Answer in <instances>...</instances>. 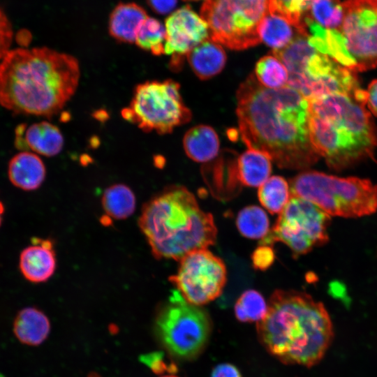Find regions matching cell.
<instances>
[{
  "label": "cell",
  "mask_w": 377,
  "mask_h": 377,
  "mask_svg": "<svg viewBox=\"0 0 377 377\" xmlns=\"http://www.w3.org/2000/svg\"><path fill=\"white\" fill-rule=\"evenodd\" d=\"M237 101L239 131L249 148L266 153L281 168L304 169L316 162L308 101L298 91L288 85L268 89L250 75L239 87Z\"/></svg>",
  "instance_id": "cell-1"
},
{
  "label": "cell",
  "mask_w": 377,
  "mask_h": 377,
  "mask_svg": "<svg viewBox=\"0 0 377 377\" xmlns=\"http://www.w3.org/2000/svg\"><path fill=\"white\" fill-rule=\"evenodd\" d=\"M76 58L48 47L9 50L0 62V105L15 114L50 117L75 94Z\"/></svg>",
  "instance_id": "cell-2"
},
{
  "label": "cell",
  "mask_w": 377,
  "mask_h": 377,
  "mask_svg": "<svg viewBox=\"0 0 377 377\" xmlns=\"http://www.w3.org/2000/svg\"><path fill=\"white\" fill-rule=\"evenodd\" d=\"M256 331L261 345L281 362L308 368L323 359L334 337L321 302L304 292L280 289L271 295Z\"/></svg>",
  "instance_id": "cell-3"
},
{
  "label": "cell",
  "mask_w": 377,
  "mask_h": 377,
  "mask_svg": "<svg viewBox=\"0 0 377 377\" xmlns=\"http://www.w3.org/2000/svg\"><path fill=\"white\" fill-rule=\"evenodd\" d=\"M139 227L156 259L179 260L191 251L214 244L213 216L202 211L186 188L173 185L154 195L142 209Z\"/></svg>",
  "instance_id": "cell-4"
},
{
  "label": "cell",
  "mask_w": 377,
  "mask_h": 377,
  "mask_svg": "<svg viewBox=\"0 0 377 377\" xmlns=\"http://www.w3.org/2000/svg\"><path fill=\"white\" fill-rule=\"evenodd\" d=\"M307 101L309 140L330 168L341 170L371 156L377 131L365 104L345 94Z\"/></svg>",
  "instance_id": "cell-5"
},
{
  "label": "cell",
  "mask_w": 377,
  "mask_h": 377,
  "mask_svg": "<svg viewBox=\"0 0 377 377\" xmlns=\"http://www.w3.org/2000/svg\"><path fill=\"white\" fill-rule=\"evenodd\" d=\"M291 196L316 205L330 216L357 218L377 210V185L367 179L304 171L290 180Z\"/></svg>",
  "instance_id": "cell-6"
},
{
  "label": "cell",
  "mask_w": 377,
  "mask_h": 377,
  "mask_svg": "<svg viewBox=\"0 0 377 377\" xmlns=\"http://www.w3.org/2000/svg\"><path fill=\"white\" fill-rule=\"evenodd\" d=\"M212 327L208 312L187 302L177 290L159 306L154 323L161 345L171 356L181 360H192L202 353Z\"/></svg>",
  "instance_id": "cell-7"
},
{
  "label": "cell",
  "mask_w": 377,
  "mask_h": 377,
  "mask_svg": "<svg viewBox=\"0 0 377 377\" xmlns=\"http://www.w3.org/2000/svg\"><path fill=\"white\" fill-rule=\"evenodd\" d=\"M179 88V83L172 80L139 84L135 88L129 105L121 110V116L145 132L170 133L191 118V112L182 101Z\"/></svg>",
  "instance_id": "cell-8"
},
{
  "label": "cell",
  "mask_w": 377,
  "mask_h": 377,
  "mask_svg": "<svg viewBox=\"0 0 377 377\" xmlns=\"http://www.w3.org/2000/svg\"><path fill=\"white\" fill-rule=\"evenodd\" d=\"M270 0H205L200 16L207 22L210 39L241 50L260 42L258 27Z\"/></svg>",
  "instance_id": "cell-9"
},
{
  "label": "cell",
  "mask_w": 377,
  "mask_h": 377,
  "mask_svg": "<svg viewBox=\"0 0 377 377\" xmlns=\"http://www.w3.org/2000/svg\"><path fill=\"white\" fill-rule=\"evenodd\" d=\"M330 223V216L320 207L306 200L291 196L260 245L282 242L297 258L328 242Z\"/></svg>",
  "instance_id": "cell-10"
},
{
  "label": "cell",
  "mask_w": 377,
  "mask_h": 377,
  "mask_svg": "<svg viewBox=\"0 0 377 377\" xmlns=\"http://www.w3.org/2000/svg\"><path fill=\"white\" fill-rule=\"evenodd\" d=\"M227 279L223 261L207 249L189 252L179 260L170 281L189 304L202 306L220 296Z\"/></svg>",
  "instance_id": "cell-11"
},
{
  "label": "cell",
  "mask_w": 377,
  "mask_h": 377,
  "mask_svg": "<svg viewBox=\"0 0 377 377\" xmlns=\"http://www.w3.org/2000/svg\"><path fill=\"white\" fill-rule=\"evenodd\" d=\"M341 32L352 71L377 66V0H346L341 3Z\"/></svg>",
  "instance_id": "cell-12"
},
{
  "label": "cell",
  "mask_w": 377,
  "mask_h": 377,
  "mask_svg": "<svg viewBox=\"0 0 377 377\" xmlns=\"http://www.w3.org/2000/svg\"><path fill=\"white\" fill-rule=\"evenodd\" d=\"M287 85L307 100L332 94L354 95L361 89L351 70L318 52L309 58L302 73L288 75Z\"/></svg>",
  "instance_id": "cell-13"
},
{
  "label": "cell",
  "mask_w": 377,
  "mask_h": 377,
  "mask_svg": "<svg viewBox=\"0 0 377 377\" xmlns=\"http://www.w3.org/2000/svg\"><path fill=\"white\" fill-rule=\"evenodd\" d=\"M165 28L164 54L172 56V70L180 69L184 56L210 38L207 22L189 6L172 12L165 20Z\"/></svg>",
  "instance_id": "cell-14"
},
{
  "label": "cell",
  "mask_w": 377,
  "mask_h": 377,
  "mask_svg": "<svg viewBox=\"0 0 377 377\" xmlns=\"http://www.w3.org/2000/svg\"><path fill=\"white\" fill-rule=\"evenodd\" d=\"M14 145L22 151L31 150L45 156H54L63 149L64 138L59 128L48 121L29 126L21 124L15 130Z\"/></svg>",
  "instance_id": "cell-15"
},
{
  "label": "cell",
  "mask_w": 377,
  "mask_h": 377,
  "mask_svg": "<svg viewBox=\"0 0 377 377\" xmlns=\"http://www.w3.org/2000/svg\"><path fill=\"white\" fill-rule=\"evenodd\" d=\"M31 241L33 244L26 247L20 253V272L29 281L45 282L56 269L53 244L49 239L39 238H33Z\"/></svg>",
  "instance_id": "cell-16"
},
{
  "label": "cell",
  "mask_w": 377,
  "mask_h": 377,
  "mask_svg": "<svg viewBox=\"0 0 377 377\" xmlns=\"http://www.w3.org/2000/svg\"><path fill=\"white\" fill-rule=\"evenodd\" d=\"M46 169L41 158L36 154L23 151L9 161L8 175L10 182L24 191H34L43 183Z\"/></svg>",
  "instance_id": "cell-17"
},
{
  "label": "cell",
  "mask_w": 377,
  "mask_h": 377,
  "mask_svg": "<svg viewBox=\"0 0 377 377\" xmlns=\"http://www.w3.org/2000/svg\"><path fill=\"white\" fill-rule=\"evenodd\" d=\"M147 17L145 10L138 4L120 3L110 13L109 33L119 42L135 43L138 30Z\"/></svg>",
  "instance_id": "cell-18"
},
{
  "label": "cell",
  "mask_w": 377,
  "mask_h": 377,
  "mask_svg": "<svg viewBox=\"0 0 377 377\" xmlns=\"http://www.w3.org/2000/svg\"><path fill=\"white\" fill-rule=\"evenodd\" d=\"M187 60L194 73L200 80H208L219 74L226 62V52L221 44L207 39L193 48Z\"/></svg>",
  "instance_id": "cell-19"
},
{
  "label": "cell",
  "mask_w": 377,
  "mask_h": 377,
  "mask_svg": "<svg viewBox=\"0 0 377 377\" xmlns=\"http://www.w3.org/2000/svg\"><path fill=\"white\" fill-rule=\"evenodd\" d=\"M50 323L46 315L34 307H27L17 314L13 323L15 337L22 343L38 346L47 337Z\"/></svg>",
  "instance_id": "cell-20"
},
{
  "label": "cell",
  "mask_w": 377,
  "mask_h": 377,
  "mask_svg": "<svg viewBox=\"0 0 377 377\" xmlns=\"http://www.w3.org/2000/svg\"><path fill=\"white\" fill-rule=\"evenodd\" d=\"M237 180L245 186L260 187L272 172V158L266 153L249 148L237 161Z\"/></svg>",
  "instance_id": "cell-21"
},
{
  "label": "cell",
  "mask_w": 377,
  "mask_h": 377,
  "mask_svg": "<svg viewBox=\"0 0 377 377\" xmlns=\"http://www.w3.org/2000/svg\"><path fill=\"white\" fill-rule=\"evenodd\" d=\"M186 155L193 161L207 162L214 158L219 150V140L214 129L207 125L190 128L183 138Z\"/></svg>",
  "instance_id": "cell-22"
},
{
  "label": "cell",
  "mask_w": 377,
  "mask_h": 377,
  "mask_svg": "<svg viewBox=\"0 0 377 377\" xmlns=\"http://www.w3.org/2000/svg\"><path fill=\"white\" fill-rule=\"evenodd\" d=\"M298 33L301 32L283 15L270 9L258 27L260 41L273 50L286 47Z\"/></svg>",
  "instance_id": "cell-23"
},
{
  "label": "cell",
  "mask_w": 377,
  "mask_h": 377,
  "mask_svg": "<svg viewBox=\"0 0 377 377\" xmlns=\"http://www.w3.org/2000/svg\"><path fill=\"white\" fill-rule=\"evenodd\" d=\"M308 36L298 33L286 47L272 51L287 68L288 75L302 73L309 58L317 52L309 43Z\"/></svg>",
  "instance_id": "cell-24"
},
{
  "label": "cell",
  "mask_w": 377,
  "mask_h": 377,
  "mask_svg": "<svg viewBox=\"0 0 377 377\" xmlns=\"http://www.w3.org/2000/svg\"><path fill=\"white\" fill-rule=\"evenodd\" d=\"M101 201L106 214L117 220L129 217L135 209V196L132 190L123 184H116L106 188Z\"/></svg>",
  "instance_id": "cell-25"
},
{
  "label": "cell",
  "mask_w": 377,
  "mask_h": 377,
  "mask_svg": "<svg viewBox=\"0 0 377 377\" xmlns=\"http://www.w3.org/2000/svg\"><path fill=\"white\" fill-rule=\"evenodd\" d=\"M258 197L269 213L279 214L291 198L289 184L283 177L274 175L259 187Z\"/></svg>",
  "instance_id": "cell-26"
},
{
  "label": "cell",
  "mask_w": 377,
  "mask_h": 377,
  "mask_svg": "<svg viewBox=\"0 0 377 377\" xmlns=\"http://www.w3.org/2000/svg\"><path fill=\"white\" fill-rule=\"evenodd\" d=\"M239 232L249 239H263L269 231V218L261 207L249 205L241 209L236 219Z\"/></svg>",
  "instance_id": "cell-27"
},
{
  "label": "cell",
  "mask_w": 377,
  "mask_h": 377,
  "mask_svg": "<svg viewBox=\"0 0 377 377\" xmlns=\"http://www.w3.org/2000/svg\"><path fill=\"white\" fill-rule=\"evenodd\" d=\"M255 76L260 84L268 89H280L288 84V70L274 55L260 59L256 64Z\"/></svg>",
  "instance_id": "cell-28"
},
{
  "label": "cell",
  "mask_w": 377,
  "mask_h": 377,
  "mask_svg": "<svg viewBox=\"0 0 377 377\" xmlns=\"http://www.w3.org/2000/svg\"><path fill=\"white\" fill-rule=\"evenodd\" d=\"M236 318L243 323L259 322L267 312V303L260 293L250 289L237 300L235 307Z\"/></svg>",
  "instance_id": "cell-29"
},
{
  "label": "cell",
  "mask_w": 377,
  "mask_h": 377,
  "mask_svg": "<svg viewBox=\"0 0 377 377\" xmlns=\"http://www.w3.org/2000/svg\"><path fill=\"white\" fill-rule=\"evenodd\" d=\"M165 40V26L157 19L148 16L140 26L135 43L141 49L159 56L164 54Z\"/></svg>",
  "instance_id": "cell-30"
},
{
  "label": "cell",
  "mask_w": 377,
  "mask_h": 377,
  "mask_svg": "<svg viewBox=\"0 0 377 377\" xmlns=\"http://www.w3.org/2000/svg\"><path fill=\"white\" fill-rule=\"evenodd\" d=\"M309 16L323 27L339 29L343 20V8L339 0H312Z\"/></svg>",
  "instance_id": "cell-31"
},
{
  "label": "cell",
  "mask_w": 377,
  "mask_h": 377,
  "mask_svg": "<svg viewBox=\"0 0 377 377\" xmlns=\"http://www.w3.org/2000/svg\"><path fill=\"white\" fill-rule=\"evenodd\" d=\"M312 0H270L269 9L283 15L298 31L307 34L304 17Z\"/></svg>",
  "instance_id": "cell-32"
},
{
  "label": "cell",
  "mask_w": 377,
  "mask_h": 377,
  "mask_svg": "<svg viewBox=\"0 0 377 377\" xmlns=\"http://www.w3.org/2000/svg\"><path fill=\"white\" fill-rule=\"evenodd\" d=\"M140 360L155 374H161L166 371L173 373L177 370L175 364H169L165 361L164 355L161 352L142 355Z\"/></svg>",
  "instance_id": "cell-33"
},
{
  "label": "cell",
  "mask_w": 377,
  "mask_h": 377,
  "mask_svg": "<svg viewBox=\"0 0 377 377\" xmlns=\"http://www.w3.org/2000/svg\"><path fill=\"white\" fill-rule=\"evenodd\" d=\"M13 29L6 15L0 9V60L9 51L13 40Z\"/></svg>",
  "instance_id": "cell-34"
},
{
  "label": "cell",
  "mask_w": 377,
  "mask_h": 377,
  "mask_svg": "<svg viewBox=\"0 0 377 377\" xmlns=\"http://www.w3.org/2000/svg\"><path fill=\"white\" fill-rule=\"evenodd\" d=\"M251 258L256 269L265 270L272 264L274 253L271 246L260 245L253 251Z\"/></svg>",
  "instance_id": "cell-35"
},
{
  "label": "cell",
  "mask_w": 377,
  "mask_h": 377,
  "mask_svg": "<svg viewBox=\"0 0 377 377\" xmlns=\"http://www.w3.org/2000/svg\"><path fill=\"white\" fill-rule=\"evenodd\" d=\"M154 11L161 15L172 12L177 5V0H147Z\"/></svg>",
  "instance_id": "cell-36"
},
{
  "label": "cell",
  "mask_w": 377,
  "mask_h": 377,
  "mask_svg": "<svg viewBox=\"0 0 377 377\" xmlns=\"http://www.w3.org/2000/svg\"><path fill=\"white\" fill-rule=\"evenodd\" d=\"M211 377H242V375L236 367L224 363L214 368Z\"/></svg>",
  "instance_id": "cell-37"
},
{
  "label": "cell",
  "mask_w": 377,
  "mask_h": 377,
  "mask_svg": "<svg viewBox=\"0 0 377 377\" xmlns=\"http://www.w3.org/2000/svg\"><path fill=\"white\" fill-rule=\"evenodd\" d=\"M367 92V103L371 112L377 116V80L371 81Z\"/></svg>",
  "instance_id": "cell-38"
},
{
  "label": "cell",
  "mask_w": 377,
  "mask_h": 377,
  "mask_svg": "<svg viewBox=\"0 0 377 377\" xmlns=\"http://www.w3.org/2000/svg\"><path fill=\"white\" fill-rule=\"evenodd\" d=\"M4 211H5L4 205L2 203V202L0 201V226L1 225L2 216L3 215Z\"/></svg>",
  "instance_id": "cell-39"
},
{
  "label": "cell",
  "mask_w": 377,
  "mask_h": 377,
  "mask_svg": "<svg viewBox=\"0 0 377 377\" xmlns=\"http://www.w3.org/2000/svg\"><path fill=\"white\" fill-rule=\"evenodd\" d=\"M161 377H178V376H176L172 375V374H168V375L163 376Z\"/></svg>",
  "instance_id": "cell-40"
},
{
  "label": "cell",
  "mask_w": 377,
  "mask_h": 377,
  "mask_svg": "<svg viewBox=\"0 0 377 377\" xmlns=\"http://www.w3.org/2000/svg\"><path fill=\"white\" fill-rule=\"evenodd\" d=\"M0 377H5L3 374H0Z\"/></svg>",
  "instance_id": "cell-41"
},
{
  "label": "cell",
  "mask_w": 377,
  "mask_h": 377,
  "mask_svg": "<svg viewBox=\"0 0 377 377\" xmlns=\"http://www.w3.org/2000/svg\"><path fill=\"white\" fill-rule=\"evenodd\" d=\"M185 1H196V0H185Z\"/></svg>",
  "instance_id": "cell-42"
}]
</instances>
